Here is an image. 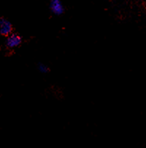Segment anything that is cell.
Masks as SVG:
<instances>
[{"instance_id": "6da1fadb", "label": "cell", "mask_w": 146, "mask_h": 148, "mask_svg": "<svg viewBox=\"0 0 146 148\" xmlns=\"http://www.w3.org/2000/svg\"><path fill=\"white\" fill-rule=\"evenodd\" d=\"M22 39L19 35L16 34H11L6 41V45L9 48H15L21 44Z\"/></svg>"}, {"instance_id": "7a4b0ae2", "label": "cell", "mask_w": 146, "mask_h": 148, "mask_svg": "<svg viewBox=\"0 0 146 148\" xmlns=\"http://www.w3.org/2000/svg\"><path fill=\"white\" fill-rule=\"evenodd\" d=\"M12 30V24L10 21L5 18L0 19V34L4 36H8L11 34Z\"/></svg>"}, {"instance_id": "3957f363", "label": "cell", "mask_w": 146, "mask_h": 148, "mask_svg": "<svg viewBox=\"0 0 146 148\" xmlns=\"http://www.w3.org/2000/svg\"><path fill=\"white\" fill-rule=\"evenodd\" d=\"M50 7L51 11L55 15H59L64 12V6L60 0H51Z\"/></svg>"}, {"instance_id": "277c9868", "label": "cell", "mask_w": 146, "mask_h": 148, "mask_svg": "<svg viewBox=\"0 0 146 148\" xmlns=\"http://www.w3.org/2000/svg\"><path fill=\"white\" fill-rule=\"evenodd\" d=\"M39 71L42 73H46L49 71V68L48 66H46L44 64H40L39 65Z\"/></svg>"}]
</instances>
